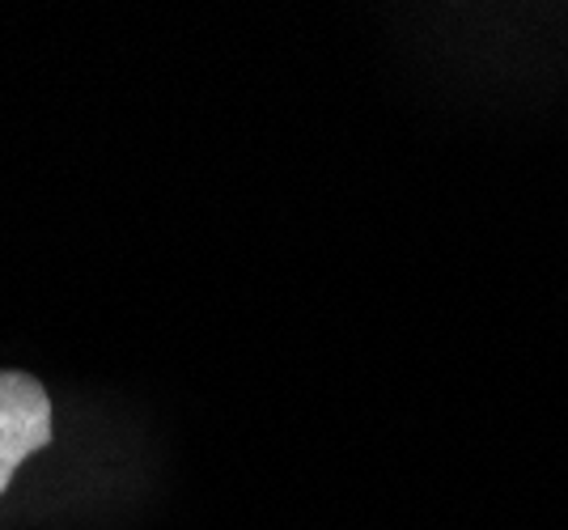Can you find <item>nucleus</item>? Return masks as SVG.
<instances>
[{"label":"nucleus","instance_id":"obj_1","mask_svg":"<svg viewBox=\"0 0 568 530\" xmlns=\"http://www.w3.org/2000/svg\"><path fill=\"white\" fill-rule=\"evenodd\" d=\"M51 446L48 386L22 369H0V492L30 455Z\"/></svg>","mask_w":568,"mask_h":530}]
</instances>
